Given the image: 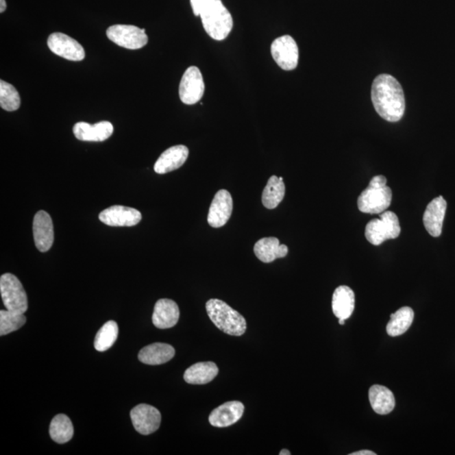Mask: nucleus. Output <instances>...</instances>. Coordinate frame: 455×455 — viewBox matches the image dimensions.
Segmentation results:
<instances>
[{
    "label": "nucleus",
    "instance_id": "nucleus-1",
    "mask_svg": "<svg viewBox=\"0 0 455 455\" xmlns=\"http://www.w3.org/2000/svg\"><path fill=\"white\" fill-rule=\"evenodd\" d=\"M371 99L374 109L383 119L397 123L405 113V95L401 84L390 75H380L374 79Z\"/></svg>",
    "mask_w": 455,
    "mask_h": 455
},
{
    "label": "nucleus",
    "instance_id": "nucleus-2",
    "mask_svg": "<svg viewBox=\"0 0 455 455\" xmlns=\"http://www.w3.org/2000/svg\"><path fill=\"white\" fill-rule=\"evenodd\" d=\"M196 16H200L204 30L216 41H223L233 28V18L221 0H190Z\"/></svg>",
    "mask_w": 455,
    "mask_h": 455
},
{
    "label": "nucleus",
    "instance_id": "nucleus-3",
    "mask_svg": "<svg viewBox=\"0 0 455 455\" xmlns=\"http://www.w3.org/2000/svg\"><path fill=\"white\" fill-rule=\"evenodd\" d=\"M206 310L212 322L228 335L241 336L247 331L245 319L223 301L217 299L208 300Z\"/></svg>",
    "mask_w": 455,
    "mask_h": 455
},
{
    "label": "nucleus",
    "instance_id": "nucleus-4",
    "mask_svg": "<svg viewBox=\"0 0 455 455\" xmlns=\"http://www.w3.org/2000/svg\"><path fill=\"white\" fill-rule=\"evenodd\" d=\"M392 192L384 175L373 176L358 199L359 210L365 214H380L391 206Z\"/></svg>",
    "mask_w": 455,
    "mask_h": 455
},
{
    "label": "nucleus",
    "instance_id": "nucleus-5",
    "mask_svg": "<svg viewBox=\"0 0 455 455\" xmlns=\"http://www.w3.org/2000/svg\"><path fill=\"white\" fill-rule=\"evenodd\" d=\"M401 234L399 219L393 212L384 211L380 219H372L365 229V237L370 244L380 245L385 241L394 240Z\"/></svg>",
    "mask_w": 455,
    "mask_h": 455
},
{
    "label": "nucleus",
    "instance_id": "nucleus-6",
    "mask_svg": "<svg viewBox=\"0 0 455 455\" xmlns=\"http://www.w3.org/2000/svg\"><path fill=\"white\" fill-rule=\"evenodd\" d=\"M0 293L7 310L18 313L27 312L28 299L23 286L17 277L5 273L0 278Z\"/></svg>",
    "mask_w": 455,
    "mask_h": 455
},
{
    "label": "nucleus",
    "instance_id": "nucleus-7",
    "mask_svg": "<svg viewBox=\"0 0 455 455\" xmlns=\"http://www.w3.org/2000/svg\"><path fill=\"white\" fill-rule=\"evenodd\" d=\"M106 36L116 45L127 49H140L148 43L145 29L132 25H112L106 31Z\"/></svg>",
    "mask_w": 455,
    "mask_h": 455
},
{
    "label": "nucleus",
    "instance_id": "nucleus-8",
    "mask_svg": "<svg viewBox=\"0 0 455 455\" xmlns=\"http://www.w3.org/2000/svg\"><path fill=\"white\" fill-rule=\"evenodd\" d=\"M271 53L277 64L284 71H293L298 66L299 47L290 36H282L271 44Z\"/></svg>",
    "mask_w": 455,
    "mask_h": 455
},
{
    "label": "nucleus",
    "instance_id": "nucleus-9",
    "mask_svg": "<svg viewBox=\"0 0 455 455\" xmlns=\"http://www.w3.org/2000/svg\"><path fill=\"white\" fill-rule=\"evenodd\" d=\"M205 84L200 69L192 66L186 69L180 83L179 95L183 103L194 105L204 97Z\"/></svg>",
    "mask_w": 455,
    "mask_h": 455
},
{
    "label": "nucleus",
    "instance_id": "nucleus-10",
    "mask_svg": "<svg viewBox=\"0 0 455 455\" xmlns=\"http://www.w3.org/2000/svg\"><path fill=\"white\" fill-rule=\"evenodd\" d=\"M135 430L143 435H149L160 428L161 414L155 406L148 404L136 406L130 413Z\"/></svg>",
    "mask_w": 455,
    "mask_h": 455
},
{
    "label": "nucleus",
    "instance_id": "nucleus-11",
    "mask_svg": "<svg viewBox=\"0 0 455 455\" xmlns=\"http://www.w3.org/2000/svg\"><path fill=\"white\" fill-rule=\"evenodd\" d=\"M49 49L58 56L71 61H82L86 57L84 47L68 35L55 32L47 39Z\"/></svg>",
    "mask_w": 455,
    "mask_h": 455
},
{
    "label": "nucleus",
    "instance_id": "nucleus-12",
    "mask_svg": "<svg viewBox=\"0 0 455 455\" xmlns=\"http://www.w3.org/2000/svg\"><path fill=\"white\" fill-rule=\"evenodd\" d=\"M100 221L112 227H132L141 221V212L137 209L115 205L99 214Z\"/></svg>",
    "mask_w": 455,
    "mask_h": 455
},
{
    "label": "nucleus",
    "instance_id": "nucleus-13",
    "mask_svg": "<svg viewBox=\"0 0 455 455\" xmlns=\"http://www.w3.org/2000/svg\"><path fill=\"white\" fill-rule=\"evenodd\" d=\"M233 212V199L227 190H219L215 194L209 208L208 223L212 228L225 226Z\"/></svg>",
    "mask_w": 455,
    "mask_h": 455
},
{
    "label": "nucleus",
    "instance_id": "nucleus-14",
    "mask_svg": "<svg viewBox=\"0 0 455 455\" xmlns=\"http://www.w3.org/2000/svg\"><path fill=\"white\" fill-rule=\"evenodd\" d=\"M32 227L36 247L41 252L49 251L54 241L53 223L51 216L43 210L36 212Z\"/></svg>",
    "mask_w": 455,
    "mask_h": 455
},
{
    "label": "nucleus",
    "instance_id": "nucleus-15",
    "mask_svg": "<svg viewBox=\"0 0 455 455\" xmlns=\"http://www.w3.org/2000/svg\"><path fill=\"white\" fill-rule=\"evenodd\" d=\"M446 208L447 201L442 196L434 198L426 208L423 214V225L432 236H441Z\"/></svg>",
    "mask_w": 455,
    "mask_h": 455
},
{
    "label": "nucleus",
    "instance_id": "nucleus-16",
    "mask_svg": "<svg viewBox=\"0 0 455 455\" xmlns=\"http://www.w3.org/2000/svg\"><path fill=\"white\" fill-rule=\"evenodd\" d=\"M113 130V125L108 121H102L94 125L80 122L73 128L75 138L86 142H103L111 137Z\"/></svg>",
    "mask_w": 455,
    "mask_h": 455
},
{
    "label": "nucleus",
    "instance_id": "nucleus-17",
    "mask_svg": "<svg viewBox=\"0 0 455 455\" xmlns=\"http://www.w3.org/2000/svg\"><path fill=\"white\" fill-rule=\"evenodd\" d=\"M245 406L240 402H229L217 407L209 415V423L216 428H227L236 423L243 416Z\"/></svg>",
    "mask_w": 455,
    "mask_h": 455
},
{
    "label": "nucleus",
    "instance_id": "nucleus-18",
    "mask_svg": "<svg viewBox=\"0 0 455 455\" xmlns=\"http://www.w3.org/2000/svg\"><path fill=\"white\" fill-rule=\"evenodd\" d=\"M188 156L189 149L185 145L171 147L157 160L153 170L160 175L177 170L185 164Z\"/></svg>",
    "mask_w": 455,
    "mask_h": 455
},
{
    "label": "nucleus",
    "instance_id": "nucleus-19",
    "mask_svg": "<svg viewBox=\"0 0 455 455\" xmlns=\"http://www.w3.org/2000/svg\"><path fill=\"white\" fill-rule=\"evenodd\" d=\"M180 318V310L174 300H158L152 317L153 324L159 329L174 328Z\"/></svg>",
    "mask_w": 455,
    "mask_h": 455
},
{
    "label": "nucleus",
    "instance_id": "nucleus-20",
    "mask_svg": "<svg viewBox=\"0 0 455 455\" xmlns=\"http://www.w3.org/2000/svg\"><path fill=\"white\" fill-rule=\"evenodd\" d=\"M254 252L260 262L271 263L278 258H284L288 255L287 245H280L276 237H266L256 242Z\"/></svg>",
    "mask_w": 455,
    "mask_h": 455
},
{
    "label": "nucleus",
    "instance_id": "nucleus-21",
    "mask_svg": "<svg viewBox=\"0 0 455 455\" xmlns=\"http://www.w3.org/2000/svg\"><path fill=\"white\" fill-rule=\"evenodd\" d=\"M175 354V348L167 343H156L143 348L138 359L148 365H160L171 361Z\"/></svg>",
    "mask_w": 455,
    "mask_h": 455
},
{
    "label": "nucleus",
    "instance_id": "nucleus-22",
    "mask_svg": "<svg viewBox=\"0 0 455 455\" xmlns=\"http://www.w3.org/2000/svg\"><path fill=\"white\" fill-rule=\"evenodd\" d=\"M355 295L347 286H340L336 288L332 297V310L339 319L346 321L354 310Z\"/></svg>",
    "mask_w": 455,
    "mask_h": 455
},
{
    "label": "nucleus",
    "instance_id": "nucleus-23",
    "mask_svg": "<svg viewBox=\"0 0 455 455\" xmlns=\"http://www.w3.org/2000/svg\"><path fill=\"white\" fill-rule=\"evenodd\" d=\"M369 397L374 412L380 415L391 413L394 410L395 399L392 391L380 384L369 389Z\"/></svg>",
    "mask_w": 455,
    "mask_h": 455
},
{
    "label": "nucleus",
    "instance_id": "nucleus-24",
    "mask_svg": "<svg viewBox=\"0 0 455 455\" xmlns=\"http://www.w3.org/2000/svg\"><path fill=\"white\" fill-rule=\"evenodd\" d=\"M218 373L219 368L214 362H197L186 370L184 380L190 384H206L214 380Z\"/></svg>",
    "mask_w": 455,
    "mask_h": 455
},
{
    "label": "nucleus",
    "instance_id": "nucleus-25",
    "mask_svg": "<svg viewBox=\"0 0 455 455\" xmlns=\"http://www.w3.org/2000/svg\"><path fill=\"white\" fill-rule=\"evenodd\" d=\"M285 195L284 178L271 176L262 193V204L267 209L276 208Z\"/></svg>",
    "mask_w": 455,
    "mask_h": 455
},
{
    "label": "nucleus",
    "instance_id": "nucleus-26",
    "mask_svg": "<svg viewBox=\"0 0 455 455\" xmlns=\"http://www.w3.org/2000/svg\"><path fill=\"white\" fill-rule=\"evenodd\" d=\"M414 319L412 308L402 307L391 315V321L386 326L389 336H399L406 332L410 328Z\"/></svg>",
    "mask_w": 455,
    "mask_h": 455
},
{
    "label": "nucleus",
    "instance_id": "nucleus-27",
    "mask_svg": "<svg viewBox=\"0 0 455 455\" xmlns=\"http://www.w3.org/2000/svg\"><path fill=\"white\" fill-rule=\"evenodd\" d=\"M49 434L51 439L58 443H68L73 436L72 421L64 414H58L50 424Z\"/></svg>",
    "mask_w": 455,
    "mask_h": 455
},
{
    "label": "nucleus",
    "instance_id": "nucleus-28",
    "mask_svg": "<svg viewBox=\"0 0 455 455\" xmlns=\"http://www.w3.org/2000/svg\"><path fill=\"white\" fill-rule=\"evenodd\" d=\"M119 325L116 322L110 321L99 330L97 336H95L94 346L95 349L99 352H105L110 349L116 343L119 337Z\"/></svg>",
    "mask_w": 455,
    "mask_h": 455
},
{
    "label": "nucleus",
    "instance_id": "nucleus-29",
    "mask_svg": "<svg viewBox=\"0 0 455 455\" xmlns=\"http://www.w3.org/2000/svg\"><path fill=\"white\" fill-rule=\"evenodd\" d=\"M27 322V317L23 313L6 310H0V336L8 335L19 330Z\"/></svg>",
    "mask_w": 455,
    "mask_h": 455
},
{
    "label": "nucleus",
    "instance_id": "nucleus-30",
    "mask_svg": "<svg viewBox=\"0 0 455 455\" xmlns=\"http://www.w3.org/2000/svg\"><path fill=\"white\" fill-rule=\"evenodd\" d=\"M0 106L7 112H14L20 108L21 97L12 84L0 82Z\"/></svg>",
    "mask_w": 455,
    "mask_h": 455
},
{
    "label": "nucleus",
    "instance_id": "nucleus-31",
    "mask_svg": "<svg viewBox=\"0 0 455 455\" xmlns=\"http://www.w3.org/2000/svg\"><path fill=\"white\" fill-rule=\"evenodd\" d=\"M350 455H376V454L370 450H361L358 451V452L352 453Z\"/></svg>",
    "mask_w": 455,
    "mask_h": 455
},
{
    "label": "nucleus",
    "instance_id": "nucleus-32",
    "mask_svg": "<svg viewBox=\"0 0 455 455\" xmlns=\"http://www.w3.org/2000/svg\"><path fill=\"white\" fill-rule=\"evenodd\" d=\"M0 5H1L0 6V12H5L7 7L5 0H0Z\"/></svg>",
    "mask_w": 455,
    "mask_h": 455
},
{
    "label": "nucleus",
    "instance_id": "nucleus-33",
    "mask_svg": "<svg viewBox=\"0 0 455 455\" xmlns=\"http://www.w3.org/2000/svg\"><path fill=\"white\" fill-rule=\"evenodd\" d=\"M280 455H290L291 453L289 452L288 450H281V452L280 453Z\"/></svg>",
    "mask_w": 455,
    "mask_h": 455
},
{
    "label": "nucleus",
    "instance_id": "nucleus-34",
    "mask_svg": "<svg viewBox=\"0 0 455 455\" xmlns=\"http://www.w3.org/2000/svg\"><path fill=\"white\" fill-rule=\"evenodd\" d=\"M339 324L343 325L345 324V320L343 319H339Z\"/></svg>",
    "mask_w": 455,
    "mask_h": 455
}]
</instances>
